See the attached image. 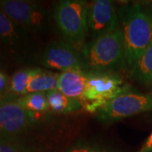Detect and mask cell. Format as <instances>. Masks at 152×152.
I'll return each mask as SVG.
<instances>
[{
	"mask_svg": "<svg viewBox=\"0 0 152 152\" xmlns=\"http://www.w3.org/2000/svg\"><path fill=\"white\" fill-rule=\"evenodd\" d=\"M125 64L130 69L152 42V14L140 4H134L121 14Z\"/></svg>",
	"mask_w": 152,
	"mask_h": 152,
	"instance_id": "cell-1",
	"label": "cell"
},
{
	"mask_svg": "<svg viewBox=\"0 0 152 152\" xmlns=\"http://www.w3.org/2000/svg\"><path fill=\"white\" fill-rule=\"evenodd\" d=\"M82 58L88 72H113L126 65L121 29L93 40L84 48Z\"/></svg>",
	"mask_w": 152,
	"mask_h": 152,
	"instance_id": "cell-2",
	"label": "cell"
},
{
	"mask_svg": "<svg viewBox=\"0 0 152 152\" xmlns=\"http://www.w3.org/2000/svg\"><path fill=\"white\" fill-rule=\"evenodd\" d=\"M129 90L130 86L114 72H88L82 106L90 113H96L109 101Z\"/></svg>",
	"mask_w": 152,
	"mask_h": 152,
	"instance_id": "cell-3",
	"label": "cell"
},
{
	"mask_svg": "<svg viewBox=\"0 0 152 152\" xmlns=\"http://www.w3.org/2000/svg\"><path fill=\"white\" fill-rule=\"evenodd\" d=\"M88 4L81 0H63L54 7L53 18L62 36L71 46L83 44L88 32Z\"/></svg>",
	"mask_w": 152,
	"mask_h": 152,
	"instance_id": "cell-4",
	"label": "cell"
},
{
	"mask_svg": "<svg viewBox=\"0 0 152 152\" xmlns=\"http://www.w3.org/2000/svg\"><path fill=\"white\" fill-rule=\"evenodd\" d=\"M152 110V94L128 91L99 109L96 113L103 122H115Z\"/></svg>",
	"mask_w": 152,
	"mask_h": 152,
	"instance_id": "cell-5",
	"label": "cell"
},
{
	"mask_svg": "<svg viewBox=\"0 0 152 152\" xmlns=\"http://www.w3.org/2000/svg\"><path fill=\"white\" fill-rule=\"evenodd\" d=\"M0 10L16 24L37 31L47 21V13L36 3L22 0H1Z\"/></svg>",
	"mask_w": 152,
	"mask_h": 152,
	"instance_id": "cell-6",
	"label": "cell"
},
{
	"mask_svg": "<svg viewBox=\"0 0 152 152\" xmlns=\"http://www.w3.org/2000/svg\"><path fill=\"white\" fill-rule=\"evenodd\" d=\"M87 25L93 40L116 31L118 28V20L113 3L108 0H96L88 4Z\"/></svg>",
	"mask_w": 152,
	"mask_h": 152,
	"instance_id": "cell-7",
	"label": "cell"
},
{
	"mask_svg": "<svg viewBox=\"0 0 152 152\" xmlns=\"http://www.w3.org/2000/svg\"><path fill=\"white\" fill-rule=\"evenodd\" d=\"M42 64L48 69L62 72L86 70L83 58L73 46L63 42H53L47 47L42 55Z\"/></svg>",
	"mask_w": 152,
	"mask_h": 152,
	"instance_id": "cell-8",
	"label": "cell"
},
{
	"mask_svg": "<svg viewBox=\"0 0 152 152\" xmlns=\"http://www.w3.org/2000/svg\"><path fill=\"white\" fill-rule=\"evenodd\" d=\"M35 116L17 103L16 100L0 105V136L8 138L25 131Z\"/></svg>",
	"mask_w": 152,
	"mask_h": 152,
	"instance_id": "cell-9",
	"label": "cell"
},
{
	"mask_svg": "<svg viewBox=\"0 0 152 152\" xmlns=\"http://www.w3.org/2000/svg\"><path fill=\"white\" fill-rule=\"evenodd\" d=\"M88 78V72L83 69H72L62 72L58 77V91L69 97L82 103L83 95Z\"/></svg>",
	"mask_w": 152,
	"mask_h": 152,
	"instance_id": "cell-10",
	"label": "cell"
},
{
	"mask_svg": "<svg viewBox=\"0 0 152 152\" xmlns=\"http://www.w3.org/2000/svg\"><path fill=\"white\" fill-rule=\"evenodd\" d=\"M129 71L132 79L152 90V42Z\"/></svg>",
	"mask_w": 152,
	"mask_h": 152,
	"instance_id": "cell-11",
	"label": "cell"
},
{
	"mask_svg": "<svg viewBox=\"0 0 152 152\" xmlns=\"http://www.w3.org/2000/svg\"><path fill=\"white\" fill-rule=\"evenodd\" d=\"M59 74L37 69L32 78L29 82L26 92L47 93L58 90Z\"/></svg>",
	"mask_w": 152,
	"mask_h": 152,
	"instance_id": "cell-12",
	"label": "cell"
},
{
	"mask_svg": "<svg viewBox=\"0 0 152 152\" xmlns=\"http://www.w3.org/2000/svg\"><path fill=\"white\" fill-rule=\"evenodd\" d=\"M49 108L55 113H71L81 108L82 103L73 98L69 97L64 94L55 90L46 93Z\"/></svg>",
	"mask_w": 152,
	"mask_h": 152,
	"instance_id": "cell-13",
	"label": "cell"
},
{
	"mask_svg": "<svg viewBox=\"0 0 152 152\" xmlns=\"http://www.w3.org/2000/svg\"><path fill=\"white\" fill-rule=\"evenodd\" d=\"M16 102L34 116L37 113H46L50 109L46 93H28L16 99Z\"/></svg>",
	"mask_w": 152,
	"mask_h": 152,
	"instance_id": "cell-14",
	"label": "cell"
},
{
	"mask_svg": "<svg viewBox=\"0 0 152 152\" xmlns=\"http://www.w3.org/2000/svg\"><path fill=\"white\" fill-rule=\"evenodd\" d=\"M36 70L37 69H26L15 73L10 80L9 94L15 96L26 95V89L29 82Z\"/></svg>",
	"mask_w": 152,
	"mask_h": 152,
	"instance_id": "cell-15",
	"label": "cell"
},
{
	"mask_svg": "<svg viewBox=\"0 0 152 152\" xmlns=\"http://www.w3.org/2000/svg\"><path fill=\"white\" fill-rule=\"evenodd\" d=\"M0 39L9 45H14L19 39L16 23L0 10Z\"/></svg>",
	"mask_w": 152,
	"mask_h": 152,
	"instance_id": "cell-16",
	"label": "cell"
},
{
	"mask_svg": "<svg viewBox=\"0 0 152 152\" xmlns=\"http://www.w3.org/2000/svg\"><path fill=\"white\" fill-rule=\"evenodd\" d=\"M0 152H20L19 148L7 138L0 139Z\"/></svg>",
	"mask_w": 152,
	"mask_h": 152,
	"instance_id": "cell-17",
	"label": "cell"
},
{
	"mask_svg": "<svg viewBox=\"0 0 152 152\" xmlns=\"http://www.w3.org/2000/svg\"><path fill=\"white\" fill-rule=\"evenodd\" d=\"M10 79L4 71L0 70V94H9Z\"/></svg>",
	"mask_w": 152,
	"mask_h": 152,
	"instance_id": "cell-18",
	"label": "cell"
},
{
	"mask_svg": "<svg viewBox=\"0 0 152 152\" xmlns=\"http://www.w3.org/2000/svg\"><path fill=\"white\" fill-rule=\"evenodd\" d=\"M68 152H102L95 147L88 146V145H80L70 149Z\"/></svg>",
	"mask_w": 152,
	"mask_h": 152,
	"instance_id": "cell-19",
	"label": "cell"
},
{
	"mask_svg": "<svg viewBox=\"0 0 152 152\" xmlns=\"http://www.w3.org/2000/svg\"><path fill=\"white\" fill-rule=\"evenodd\" d=\"M139 152H152V132Z\"/></svg>",
	"mask_w": 152,
	"mask_h": 152,
	"instance_id": "cell-20",
	"label": "cell"
},
{
	"mask_svg": "<svg viewBox=\"0 0 152 152\" xmlns=\"http://www.w3.org/2000/svg\"><path fill=\"white\" fill-rule=\"evenodd\" d=\"M15 97V96H12L10 94H0V105L15 101L16 99Z\"/></svg>",
	"mask_w": 152,
	"mask_h": 152,
	"instance_id": "cell-21",
	"label": "cell"
},
{
	"mask_svg": "<svg viewBox=\"0 0 152 152\" xmlns=\"http://www.w3.org/2000/svg\"><path fill=\"white\" fill-rule=\"evenodd\" d=\"M1 138H4V137H1V136H0V139H1Z\"/></svg>",
	"mask_w": 152,
	"mask_h": 152,
	"instance_id": "cell-22",
	"label": "cell"
}]
</instances>
